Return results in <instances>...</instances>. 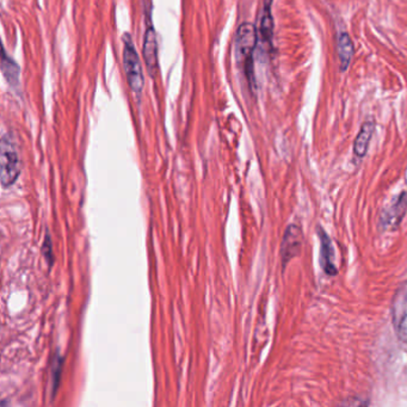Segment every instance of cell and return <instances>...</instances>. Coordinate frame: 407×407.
I'll list each match as a JSON object with an SVG mask.
<instances>
[{"mask_svg": "<svg viewBox=\"0 0 407 407\" xmlns=\"http://www.w3.org/2000/svg\"><path fill=\"white\" fill-rule=\"evenodd\" d=\"M52 249H53L52 240H50V234H47L45 236V243H43V248H42V252H43V256H45L47 262L50 263V265L53 263V251H52Z\"/></svg>", "mask_w": 407, "mask_h": 407, "instance_id": "13", "label": "cell"}, {"mask_svg": "<svg viewBox=\"0 0 407 407\" xmlns=\"http://www.w3.org/2000/svg\"><path fill=\"white\" fill-rule=\"evenodd\" d=\"M319 238L322 243V250H320L322 267L327 275H336L337 269L333 264V249H332L330 238L322 230H319Z\"/></svg>", "mask_w": 407, "mask_h": 407, "instance_id": "10", "label": "cell"}, {"mask_svg": "<svg viewBox=\"0 0 407 407\" xmlns=\"http://www.w3.org/2000/svg\"><path fill=\"white\" fill-rule=\"evenodd\" d=\"M374 131H375V123L373 122V121H368L361 127V131L358 133V138H356L355 144H353V152L360 158H362L366 155Z\"/></svg>", "mask_w": 407, "mask_h": 407, "instance_id": "12", "label": "cell"}, {"mask_svg": "<svg viewBox=\"0 0 407 407\" xmlns=\"http://www.w3.org/2000/svg\"><path fill=\"white\" fill-rule=\"evenodd\" d=\"M301 244H302V236H301L299 227L294 226V225L288 227V230L285 231L283 241H282V249H280L283 265L288 264L292 258L299 254Z\"/></svg>", "mask_w": 407, "mask_h": 407, "instance_id": "7", "label": "cell"}, {"mask_svg": "<svg viewBox=\"0 0 407 407\" xmlns=\"http://www.w3.org/2000/svg\"><path fill=\"white\" fill-rule=\"evenodd\" d=\"M257 42L258 32L254 24L249 22L240 24L236 30L234 52L238 65L251 89H254V53Z\"/></svg>", "mask_w": 407, "mask_h": 407, "instance_id": "1", "label": "cell"}, {"mask_svg": "<svg viewBox=\"0 0 407 407\" xmlns=\"http://www.w3.org/2000/svg\"><path fill=\"white\" fill-rule=\"evenodd\" d=\"M0 178L1 186L8 189L14 186L21 175L19 157L12 136L4 134L1 138V155H0Z\"/></svg>", "mask_w": 407, "mask_h": 407, "instance_id": "3", "label": "cell"}, {"mask_svg": "<svg viewBox=\"0 0 407 407\" xmlns=\"http://www.w3.org/2000/svg\"><path fill=\"white\" fill-rule=\"evenodd\" d=\"M1 71L6 82L14 90H17L21 82H19V76H21V69L16 61L6 55V52L3 50V59H1Z\"/></svg>", "mask_w": 407, "mask_h": 407, "instance_id": "11", "label": "cell"}, {"mask_svg": "<svg viewBox=\"0 0 407 407\" xmlns=\"http://www.w3.org/2000/svg\"><path fill=\"white\" fill-rule=\"evenodd\" d=\"M61 366H63V358H55L54 368H53V390H56V387H59L60 373H61Z\"/></svg>", "mask_w": 407, "mask_h": 407, "instance_id": "14", "label": "cell"}, {"mask_svg": "<svg viewBox=\"0 0 407 407\" xmlns=\"http://www.w3.org/2000/svg\"><path fill=\"white\" fill-rule=\"evenodd\" d=\"M392 318L399 340L407 344V282H404L394 294Z\"/></svg>", "mask_w": 407, "mask_h": 407, "instance_id": "4", "label": "cell"}, {"mask_svg": "<svg viewBox=\"0 0 407 407\" xmlns=\"http://www.w3.org/2000/svg\"><path fill=\"white\" fill-rule=\"evenodd\" d=\"M142 54H144L147 71L150 73L151 77H154L158 71V41H157L154 28L151 25L146 29Z\"/></svg>", "mask_w": 407, "mask_h": 407, "instance_id": "5", "label": "cell"}, {"mask_svg": "<svg viewBox=\"0 0 407 407\" xmlns=\"http://www.w3.org/2000/svg\"><path fill=\"white\" fill-rule=\"evenodd\" d=\"M272 0H265L261 16V25L258 30V40L261 41L264 50L267 52L272 50V38H274V19L272 14Z\"/></svg>", "mask_w": 407, "mask_h": 407, "instance_id": "6", "label": "cell"}, {"mask_svg": "<svg viewBox=\"0 0 407 407\" xmlns=\"http://www.w3.org/2000/svg\"><path fill=\"white\" fill-rule=\"evenodd\" d=\"M337 50L340 56V71L345 72L351 64V60L355 54L353 40L349 36L348 32H340L338 43H337Z\"/></svg>", "mask_w": 407, "mask_h": 407, "instance_id": "8", "label": "cell"}, {"mask_svg": "<svg viewBox=\"0 0 407 407\" xmlns=\"http://www.w3.org/2000/svg\"><path fill=\"white\" fill-rule=\"evenodd\" d=\"M407 209V196L404 194L399 197L397 204L392 206V208L388 209L386 212L385 215L382 217V226L385 228H395L398 226L399 222L402 221L404 217V214Z\"/></svg>", "mask_w": 407, "mask_h": 407, "instance_id": "9", "label": "cell"}, {"mask_svg": "<svg viewBox=\"0 0 407 407\" xmlns=\"http://www.w3.org/2000/svg\"><path fill=\"white\" fill-rule=\"evenodd\" d=\"M123 66L131 90L138 98H140L145 87V78L140 58L129 34L123 35Z\"/></svg>", "mask_w": 407, "mask_h": 407, "instance_id": "2", "label": "cell"}]
</instances>
